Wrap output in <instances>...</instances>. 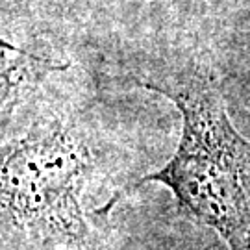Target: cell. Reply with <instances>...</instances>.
Returning a JSON list of instances; mask_svg holds the SVG:
<instances>
[{"instance_id":"cell-3","label":"cell","mask_w":250,"mask_h":250,"mask_svg":"<svg viewBox=\"0 0 250 250\" xmlns=\"http://www.w3.org/2000/svg\"><path fill=\"white\" fill-rule=\"evenodd\" d=\"M2 117L6 119L13 107L32 95L46 74L63 71L67 65L41 58L37 54L22 52L2 43Z\"/></svg>"},{"instance_id":"cell-1","label":"cell","mask_w":250,"mask_h":250,"mask_svg":"<svg viewBox=\"0 0 250 250\" xmlns=\"http://www.w3.org/2000/svg\"><path fill=\"white\" fill-rule=\"evenodd\" d=\"M132 82L176 104L182 137L167 165L121 189L99 213L106 215L141 184L158 182L172 191L182 213L219 233L230 250H250V141L228 119L213 74L193 71L172 80Z\"/></svg>"},{"instance_id":"cell-2","label":"cell","mask_w":250,"mask_h":250,"mask_svg":"<svg viewBox=\"0 0 250 250\" xmlns=\"http://www.w3.org/2000/svg\"><path fill=\"white\" fill-rule=\"evenodd\" d=\"M93 169V152L74 123L36 121L2 163L4 230L41 245H82L89 226L80 195Z\"/></svg>"}]
</instances>
